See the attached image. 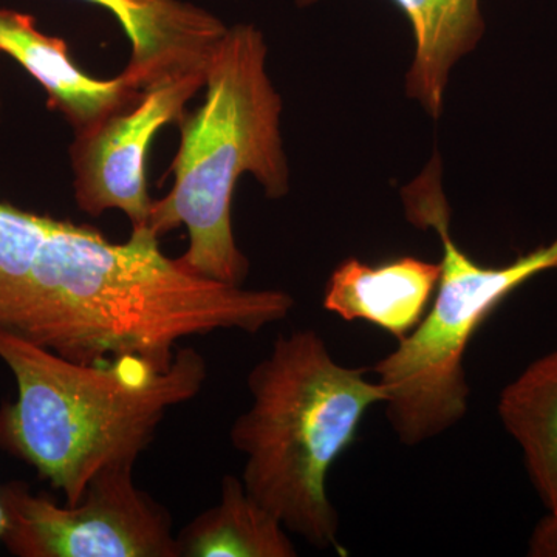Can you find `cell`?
Wrapping results in <instances>:
<instances>
[{
    "label": "cell",
    "instance_id": "6da1fadb",
    "mask_svg": "<svg viewBox=\"0 0 557 557\" xmlns=\"http://www.w3.org/2000/svg\"><path fill=\"white\" fill-rule=\"evenodd\" d=\"M148 226L113 244L87 225L54 219L27 299L9 330L72 361L137 355L170 368L180 341L220 330L259 333L295 299L194 273L161 251Z\"/></svg>",
    "mask_w": 557,
    "mask_h": 557
},
{
    "label": "cell",
    "instance_id": "7a4b0ae2",
    "mask_svg": "<svg viewBox=\"0 0 557 557\" xmlns=\"http://www.w3.org/2000/svg\"><path fill=\"white\" fill-rule=\"evenodd\" d=\"M0 359L17 386L0 408V448L35 468L67 505L104 469L135 467L170 409L196 398L208 379L194 347H178L166 369L137 355L84 364L7 329Z\"/></svg>",
    "mask_w": 557,
    "mask_h": 557
},
{
    "label": "cell",
    "instance_id": "3957f363",
    "mask_svg": "<svg viewBox=\"0 0 557 557\" xmlns=\"http://www.w3.org/2000/svg\"><path fill=\"white\" fill-rule=\"evenodd\" d=\"M369 369L347 368L314 330L278 336L248 375L251 408L230 431L245 456L242 482L292 533L319 549L339 548L330 469L350 448L370 408L386 403Z\"/></svg>",
    "mask_w": 557,
    "mask_h": 557
},
{
    "label": "cell",
    "instance_id": "277c9868",
    "mask_svg": "<svg viewBox=\"0 0 557 557\" xmlns=\"http://www.w3.org/2000/svg\"><path fill=\"white\" fill-rule=\"evenodd\" d=\"M265 62L259 28L228 27L209 58L203 104L177 123L182 137L171 166L174 186L153 200L146 225L157 236L186 226L189 247L180 262L233 285L244 284L249 271L231 222L237 182L251 174L273 200L289 189L282 100Z\"/></svg>",
    "mask_w": 557,
    "mask_h": 557
},
{
    "label": "cell",
    "instance_id": "5b68a950",
    "mask_svg": "<svg viewBox=\"0 0 557 557\" xmlns=\"http://www.w3.org/2000/svg\"><path fill=\"white\" fill-rule=\"evenodd\" d=\"M435 153L426 170L403 189L413 226L437 231L442 274L420 325L372 368L387 398V420L408 446L420 445L456 426L468 412L465 355L486 318L544 271L557 269V239L502 267L480 265L450 236V211Z\"/></svg>",
    "mask_w": 557,
    "mask_h": 557
},
{
    "label": "cell",
    "instance_id": "8992f818",
    "mask_svg": "<svg viewBox=\"0 0 557 557\" xmlns=\"http://www.w3.org/2000/svg\"><path fill=\"white\" fill-rule=\"evenodd\" d=\"M134 468L104 469L73 505L35 496L22 482L0 486V541L21 557H180L170 512L139 490Z\"/></svg>",
    "mask_w": 557,
    "mask_h": 557
},
{
    "label": "cell",
    "instance_id": "52a82bcc",
    "mask_svg": "<svg viewBox=\"0 0 557 557\" xmlns=\"http://www.w3.org/2000/svg\"><path fill=\"white\" fill-rule=\"evenodd\" d=\"M205 81L207 72L160 81L127 108L76 134L70 157L81 211L100 218L109 209H119L132 228L148 225L153 203L146 178L150 145L166 124L183 119L186 102L203 89Z\"/></svg>",
    "mask_w": 557,
    "mask_h": 557
},
{
    "label": "cell",
    "instance_id": "ba28073f",
    "mask_svg": "<svg viewBox=\"0 0 557 557\" xmlns=\"http://www.w3.org/2000/svg\"><path fill=\"white\" fill-rule=\"evenodd\" d=\"M109 10L129 39L124 70L138 87L207 72L209 58L228 27L214 14L183 0H86Z\"/></svg>",
    "mask_w": 557,
    "mask_h": 557
},
{
    "label": "cell",
    "instance_id": "9c48e42d",
    "mask_svg": "<svg viewBox=\"0 0 557 557\" xmlns=\"http://www.w3.org/2000/svg\"><path fill=\"white\" fill-rule=\"evenodd\" d=\"M0 51L38 81L76 134L127 108L143 91L124 73L91 78L72 61L64 39L44 35L35 17L20 11L0 9Z\"/></svg>",
    "mask_w": 557,
    "mask_h": 557
},
{
    "label": "cell",
    "instance_id": "30bf717a",
    "mask_svg": "<svg viewBox=\"0 0 557 557\" xmlns=\"http://www.w3.org/2000/svg\"><path fill=\"white\" fill-rule=\"evenodd\" d=\"M442 263L403 256L370 265L343 260L330 274L322 307L344 321H364L394 338H408L426 317Z\"/></svg>",
    "mask_w": 557,
    "mask_h": 557
},
{
    "label": "cell",
    "instance_id": "8fae6325",
    "mask_svg": "<svg viewBox=\"0 0 557 557\" xmlns=\"http://www.w3.org/2000/svg\"><path fill=\"white\" fill-rule=\"evenodd\" d=\"M319 0H296L310 7ZM408 17L416 54L406 76V94L432 119L445 106L449 76L458 61L472 53L485 35L480 0H392Z\"/></svg>",
    "mask_w": 557,
    "mask_h": 557
},
{
    "label": "cell",
    "instance_id": "7c38bea8",
    "mask_svg": "<svg viewBox=\"0 0 557 557\" xmlns=\"http://www.w3.org/2000/svg\"><path fill=\"white\" fill-rule=\"evenodd\" d=\"M287 528L248 493L236 475H223L219 504L177 534L180 557H295Z\"/></svg>",
    "mask_w": 557,
    "mask_h": 557
},
{
    "label": "cell",
    "instance_id": "4fadbf2b",
    "mask_svg": "<svg viewBox=\"0 0 557 557\" xmlns=\"http://www.w3.org/2000/svg\"><path fill=\"white\" fill-rule=\"evenodd\" d=\"M498 417L525 460L548 511L557 509V350L512 380L498 398Z\"/></svg>",
    "mask_w": 557,
    "mask_h": 557
},
{
    "label": "cell",
    "instance_id": "5bb4252c",
    "mask_svg": "<svg viewBox=\"0 0 557 557\" xmlns=\"http://www.w3.org/2000/svg\"><path fill=\"white\" fill-rule=\"evenodd\" d=\"M54 219L0 201V329L20 313Z\"/></svg>",
    "mask_w": 557,
    "mask_h": 557
},
{
    "label": "cell",
    "instance_id": "9a60e30c",
    "mask_svg": "<svg viewBox=\"0 0 557 557\" xmlns=\"http://www.w3.org/2000/svg\"><path fill=\"white\" fill-rule=\"evenodd\" d=\"M528 555L533 557H557V509L548 511L534 528L530 537Z\"/></svg>",
    "mask_w": 557,
    "mask_h": 557
},
{
    "label": "cell",
    "instance_id": "2e32d148",
    "mask_svg": "<svg viewBox=\"0 0 557 557\" xmlns=\"http://www.w3.org/2000/svg\"><path fill=\"white\" fill-rule=\"evenodd\" d=\"M7 519L5 511H3L2 504H0V539H2L3 531H5Z\"/></svg>",
    "mask_w": 557,
    "mask_h": 557
}]
</instances>
